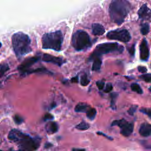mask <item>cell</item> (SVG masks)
<instances>
[{"mask_svg":"<svg viewBox=\"0 0 151 151\" xmlns=\"http://www.w3.org/2000/svg\"><path fill=\"white\" fill-rule=\"evenodd\" d=\"M8 139L16 143L19 149L22 150H35L39 147L40 145V139L31 137L15 129L9 132Z\"/></svg>","mask_w":151,"mask_h":151,"instance_id":"1","label":"cell"},{"mask_svg":"<svg viewBox=\"0 0 151 151\" xmlns=\"http://www.w3.org/2000/svg\"><path fill=\"white\" fill-rule=\"evenodd\" d=\"M130 9L131 5L127 0H112L109 8L111 19L118 25L122 24Z\"/></svg>","mask_w":151,"mask_h":151,"instance_id":"2","label":"cell"},{"mask_svg":"<svg viewBox=\"0 0 151 151\" xmlns=\"http://www.w3.org/2000/svg\"><path fill=\"white\" fill-rule=\"evenodd\" d=\"M11 41L14 51L18 58L29 53L32 50L29 37L22 32L14 34Z\"/></svg>","mask_w":151,"mask_h":151,"instance_id":"3","label":"cell"},{"mask_svg":"<svg viewBox=\"0 0 151 151\" xmlns=\"http://www.w3.org/2000/svg\"><path fill=\"white\" fill-rule=\"evenodd\" d=\"M43 49H51L60 51L63 42V35L61 31L45 33L41 40Z\"/></svg>","mask_w":151,"mask_h":151,"instance_id":"4","label":"cell"},{"mask_svg":"<svg viewBox=\"0 0 151 151\" xmlns=\"http://www.w3.org/2000/svg\"><path fill=\"white\" fill-rule=\"evenodd\" d=\"M71 44L76 51H80L90 47L91 41L89 35L86 31L78 30L72 36Z\"/></svg>","mask_w":151,"mask_h":151,"instance_id":"5","label":"cell"},{"mask_svg":"<svg viewBox=\"0 0 151 151\" xmlns=\"http://www.w3.org/2000/svg\"><path fill=\"white\" fill-rule=\"evenodd\" d=\"M124 50L123 46L116 42H105L97 45L89 57L90 60H93L96 57L110 52H122Z\"/></svg>","mask_w":151,"mask_h":151,"instance_id":"6","label":"cell"},{"mask_svg":"<svg viewBox=\"0 0 151 151\" xmlns=\"http://www.w3.org/2000/svg\"><path fill=\"white\" fill-rule=\"evenodd\" d=\"M106 37L110 40H118L123 42H127L131 39L130 33L127 29H115L107 32Z\"/></svg>","mask_w":151,"mask_h":151,"instance_id":"7","label":"cell"},{"mask_svg":"<svg viewBox=\"0 0 151 151\" xmlns=\"http://www.w3.org/2000/svg\"><path fill=\"white\" fill-rule=\"evenodd\" d=\"M111 126H117L120 127V133L125 137L129 136L132 133L134 129L133 123L128 122L124 119L114 120L111 123Z\"/></svg>","mask_w":151,"mask_h":151,"instance_id":"8","label":"cell"},{"mask_svg":"<svg viewBox=\"0 0 151 151\" xmlns=\"http://www.w3.org/2000/svg\"><path fill=\"white\" fill-rule=\"evenodd\" d=\"M40 60V58L38 57H32L25 59L18 67V70L20 72H23L25 73L28 69L31 67L33 64L37 63Z\"/></svg>","mask_w":151,"mask_h":151,"instance_id":"9","label":"cell"},{"mask_svg":"<svg viewBox=\"0 0 151 151\" xmlns=\"http://www.w3.org/2000/svg\"><path fill=\"white\" fill-rule=\"evenodd\" d=\"M42 60L46 63H51L60 67L64 63V60L60 57H55L50 54H44L42 55Z\"/></svg>","mask_w":151,"mask_h":151,"instance_id":"10","label":"cell"},{"mask_svg":"<svg viewBox=\"0 0 151 151\" xmlns=\"http://www.w3.org/2000/svg\"><path fill=\"white\" fill-rule=\"evenodd\" d=\"M140 57L143 61H147L149 57V50L147 42L143 39L140 44Z\"/></svg>","mask_w":151,"mask_h":151,"instance_id":"11","label":"cell"},{"mask_svg":"<svg viewBox=\"0 0 151 151\" xmlns=\"http://www.w3.org/2000/svg\"><path fill=\"white\" fill-rule=\"evenodd\" d=\"M137 14L139 18L142 19H149L151 17V10L149 8L146 4H143L139 9Z\"/></svg>","mask_w":151,"mask_h":151,"instance_id":"12","label":"cell"},{"mask_svg":"<svg viewBox=\"0 0 151 151\" xmlns=\"http://www.w3.org/2000/svg\"><path fill=\"white\" fill-rule=\"evenodd\" d=\"M139 133L142 136L147 137L151 135V124L144 123L139 128Z\"/></svg>","mask_w":151,"mask_h":151,"instance_id":"13","label":"cell"},{"mask_svg":"<svg viewBox=\"0 0 151 151\" xmlns=\"http://www.w3.org/2000/svg\"><path fill=\"white\" fill-rule=\"evenodd\" d=\"M45 128L48 133L52 134L56 133L58 131V126L56 122H50L45 124Z\"/></svg>","mask_w":151,"mask_h":151,"instance_id":"14","label":"cell"},{"mask_svg":"<svg viewBox=\"0 0 151 151\" xmlns=\"http://www.w3.org/2000/svg\"><path fill=\"white\" fill-rule=\"evenodd\" d=\"M105 32L104 27L100 24H93L92 25V32L95 35H101Z\"/></svg>","mask_w":151,"mask_h":151,"instance_id":"15","label":"cell"},{"mask_svg":"<svg viewBox=\"0 0 151 151\" xmlns=\"http://www.w3.org/2000/svg\"><path fill=\"white\" fill-rule=\"evenodd\" d=\"M90 107V106L86 103H80L76 105L74 110L76 112H86Z\"/></svg>","mask_w":151,"mask_h":151,"instance_id":"16","label":"cell"},{"mask_svg":"<svg viewBox=\"0 0 151 151\" xmlns=\"http://www.w3.org/2000/svg\"><path fill=\"white\" fill-rule=\"evenodd\" d=\"M93 65H92V70L93 71H99L100 68L102 64L101 59L100 58V57H96L93 60Z\"/></svg>","mask_w":151,"mask_h":151,"instance_id":"17","label":"cell"},{"mask_svg":"<svg viewBox=\"0 0 151 151\" xmlns=\"http://www.w3.org/2000/svg\"><path fill=\"white\" fill-rule=\"evenodd\" d=\"M86 113V116L88 117V119L91 120H93L96 117L97 111L94 108L90 107Z\"/></svg>","mask_w":151,"mask_h":151,"instance_id":"18","label":"cell"},{"mask_svg":"<svg viewBox=\"0 0 151 151\" xmlns=\"http://www.w3.org/2000/svg\"><path fill=\"white\" fill-rule=\"evenodd\" d=\"M9 70V66L7 63H4L0 64V78Z\"/></svg>","mask_w":151,"mask_h":151,"instance_id":"19","label":"cell"},{"mask_svg":"<svg viewBox=\"0 0 151 151\" xmlns=\"http://www.w3.org/2000/svg\"><path fill=\"white\" fill-rule=\"evenodd\" d=\"M131 89L132 91L136 92L137 93L139 94H142L143 93V90L142 89V88L140 87V86L137 84V83H133L131 84L130 86Z\"/></svg>","mask_w":151,"mask_h":151,"instance_id":"20","label":"cell"},{"mask_svg":"<svg viewBox=\"0 0 151 151\" xmlns=\"http://www.w3.org/2000/svg\"><path fill=\"white\" fill-rule=\"evenodd\" d=\"M89 127H90L89 124H88L85 122H82L76 126V128L80 130H86L88 129Z\"/></svg>","mask_w":151,"mask_h":151,"instance_id":"21","label":"cell"},{"mask_svg":"<svg viewBox=\"0 0 151 151\" xmlns=\"http://www.w3.org/2000/svg\"><path fill=\"white\" fill-rule=\"evenodd\" d=\"M150 27L149 25L147 23H143L141 25V28H140V32L143 35H146L148 34L149 32Z\"/></svg>","mask_w":151,"mask_h":151,"instance_id":"22","label":"cell"},{"mask_svg":"<svg viewBox=\"0 0 151 151\" xmlns=\"http://www.w3.org/2000/svg\"><path fill=\"white\" fill-rule=\"evenodd\" d=\"M89 83H90V80L88 78L87 74H84L83 76H81V77L80 78V83L82 86H86L88 85L89 84Z\"/></svg>","mask_w":151,"mask_h":151,"instance_id":"23","label":"cell"},{"mask_svg":"<svg viewBox=\"0 0 151 151\" xmlns=\"http://www.w3.org/2000/svg\"><path fill=\"white\" fill-rule=\"evenodd\" d=\"M118 96V94L116 93H113L111 94V106L113 109H116V106H115V101L116 100V99Z\"/></svg>","mask_w":151,"mask_h":151,"instance_id":"24","label":"cell"},{"mask_svg":"<svg viewBox=\"0 0 151 151\" xmlns=\"http://www.w3.org/2000/svg\"><path fill=\"white\" fill-rule=\"evenodd\" d=\"M142 80L147 83L151 82V74H145L140 76L139 77Z\"/></svg>","mask_w":151,"mask_h":151,"instance_id":"25","label":"cell"},{"mask_svg":"<svg viewBox=\"0 0 151 151\" xmlns=\"http://www.w3.org/2000/svg\"><path fill=\"white\" fill-rule=\"evenodd\" d=\"M140 111L146 114L151 119V108H142Z\"/></svg>","mask_w":151,"mask_h":151,"instance_id":"26","label":"cell"},{"mask_svg":"<svg viewBox=\"0 0 151 151\" xmlns=\"http://www.w3.org/2000/svg\"><path fill=\"white\" fill-rule=\"evenodd\" d=\"M14 120L15 122V123L17 124H21L23 121H24V119L22 117H21L19 115H15L14 117Z\"/></svg>","mask_w":151,"mask_h":151,"instance_id":"27","label":"cell"},{"mask_svg":"<svg viewBox=\"0 0 151 151\" xmlns=\"http://www.w3.org/2000/svg\"><path fill=\"white\" fill-rule=\"evenodd\" d=\"M137 107H138V106H137V105H133V106H132L130 107V109L128 110V111H127L128 113H129L130 115H133L134 113L136 112Z\"/></svg>","mask_w":151,"mask_h":151,"instance_id":"28","label":"cell"},{"mask_svg":"<svg viewBox=\"0 0 151 151\" xmlns=\"http://www.w3.org/2000/svg\"><path fill=\"white\" fill-rule=\"evenodd\" d=\"M113 89V86L111 83H107L106 85V87L104 89V91L105 93H109L110 92L111 90Z\"/></svg>","mask_w":151,"mask_h":151,"instance_id":"29","label":"cell"},{"mask_svg":"<svg viewBox=\"0 0 151 151\" xmlns=\"http://www.w3.org/2000/svg\"><path fill=\"white\" fill-rule=\"evenodd\" d=\"M104 82L103 81H97L96 82V86L99 90H103L104 87Z\"/></svg>","mask_w":151,"mask_h":151,"instance_id":"30","label":"cell"},{"mask_svg":"<svg viewBox=\"0 0 151 151\" xmlns=\"http://www.w3.org/2000/svg\"><path fill=\"white\" fill-rule=\"evenodd\" d=\"M137 70L138 71L140 72V73H145L147 71V68L145 66H141V65H139L138 67H137Z\"/></svg>","mask_w":151,"mask_h":151,"instance_id":"31","label":"cell"},{"mask_svg":"<svg viewBox=\"0 0 151 151\" xmlns=\"http://www.w3.org/2000/svg\"><path fill=\"white\" fill-rule=\"evenodd\" d=\"M53 119V116L51 115V114H46L44 116V120H50V119Z\"/></svg>","mask_w":151,"mask_h":151,"instance_id":"32","label":"cell"},{"mask_svg":"<svg viewBox=\"0 0 151 151\" xmlns=\"http://www.w3.org/2000/svg\"><path fill=\"white\" fill-rule=\"evenodd\" d=\"M129 53H130L132 55L134 54V45L132 46V47H130V48L129 49Z\"/></svg>","mask_w":151,"mask_h":151,"instance_id":"33","label":"cell"},{"mask_svg":"<svg viewBox=\"0 0 151 151\" xmlns=\"http://www.w3.org/2000/svg\"><path fill=\"white\" fill-rule=\"evenodd\" d=\"M71 81L73 83H77L78 82V76H76V77H74L73 78H71Z\"/></svg>","mask_w":151,"mask_h":151,"instance_id":"34","label":"cell"},{"mask_svg":"<svg viewBox=\"0 0 151 151\" xmlns=\"http://www.w3.org/2000/svg\"><path fill=\"white\" fill-rule=\"evenodd\" d=\"M97 133L98 134H100V135H103V136H105L106 137H107V139H110V140H112L113 139L112 138H111V137H110L109 136H106V134H103V133H102L101 132H97Z\"/></svg>","mask_w":151,"mask_h":151,"instance_id":"35","label":"cell"},{"mask_svg":"<svg viewBox=\"0 0 151 151\" xmlns=\"http://www.w3.org/2000/svg\"><path fill=\"white\" fill-rule=\"evenodd\" d=\"M52 146V145H51V143H47L45 145L44 147H45V148H48V147H51V146Z\"/></svg>","mask_w":151,"mask_h":151,"instance_id":"36","label":"cell"},{"mask_svg":"<svg viewBox=\"0 0 151 151\" xmlns=\"http://www.w3.org/2000/svg\"><path fill=\"white\" fill-rule=\"evenodd\" d=\"M73 150H84L83 149H73Z\"/></svg>","mask_w":151,"mask_h":151,"instance_id":"37","label":"cell"},{"mask_svg":"<svg viewBox=\"0 0 151 151\" xmlns=\"http://www.w3.org/2000/svg\"><path fill=\"white\" fill-rule=\"evenodd\" d=\"M1 46H2V44H1V42H0V48H1Z\"/></svg>","mask_w":151,"mask_h":151,"instance_id":"38","label":"cell"},{"mask_svg":"<svg viewBox=\"0 0 151 151\" xmlns=\"http://www.w3.org/2000/svg\"><path fill=\"white\" fill-rule=\"evenodd\" d=\"M149 89V91H151V87H150Z\"/></svg>","mask_w":151,"mask_h":151,"instance_id":"39","label":"cell"}]
</instances>
